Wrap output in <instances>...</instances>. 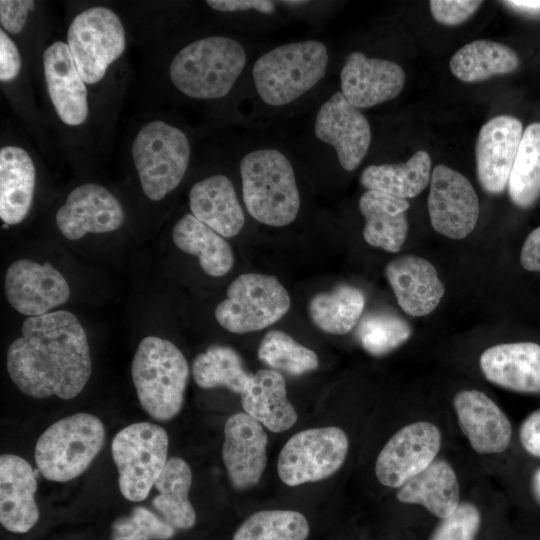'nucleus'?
Masks as SVG:
<instances>
[{
    "label": "nucleus",
    "instance_id": "nucleus-1",
    "mask_svg": "<svg viewBox=\"0 0 540 540\" xmlns=\"http://www.w3.org/2000/svg\"><path fill=\"white\" fill-rule=\"evenodd\" d=\"M9 377L27 396L72 399L87 384L92 362L86 333L66 310L28 317L6 356Z\"/></svg>",
    "mask_w": 540,
    "mask_h": 540
},
{
    "label": "nucleus",
    "instance_id": "nucleus-2",
    "mask_svg": "<svg viewBox=\"0 0 540 540\" xmlns=\"http://www.w3.org/2000/svg\"><path fill=\"white\" fill-rule=\"evenodd\" d=\"M242 198L256 221L284 227L300 210V193L294 168L287 156L275 148L248 152L240 161Z\"/></svg>",
    "mask_w": 540,
    "mask_h": 540
},
{
    "label": "nucleus",
    "instance_id": "nucleus-3",
    "mask_svg": "<svg viewBox=\"0 0 540 540\" xmlns=\"http://www.w3.org/2000/svg\"><path fill=\"white\" fill-rule=\"evenodd\" d=\"M247 62L244 47L227 36H208L180 49L169 66L174 87L193 99L226 96Z\"/></svg>",
    "mask_w": 540,
    "mask_h": 540
},
{
    "label": "nucleus",
    "instance_id": "nucleus-4",
    "mask_svg": "<svg viewBox=\"0 0 540 540\" xmlns=\"http://www.w3.org/2000/svg\"><path fill=\"white\" fill-rule=\"evenodd\" d=\"M131 376L142 408L158 421H168L181 411L189 379V366L171 341L143 338L134 354Z\"/></svg>",
    "mask_w": 540,
    "mask_h": 540
},
{
    "label": "nucleus",
    "instance_id": "nucleus-5",
    "mask_svg": "<svg viewBox=\"0 0 540 540\" xmlns=\"http://www.w3.org/2000/svg\"><path fill=\"white\" fill-rule=\"evenodd\" d=\"M328 61L327 47L321 41L280 45L254 63L256 91L268 105L279 107L292 103L324 78Z\"/></svg>",
    "mask_w": 540,
    "mask_h": 540
},
{
    "label": "nucleus",
    "instance_id": "nucleus-6",
    "mask_svg": "<svg viewBox=\"0 0 540 540\" xmlns=\"http://www.w3.org/2000/svg\"><path fill=\"white\" fill-rule=\"evenodd\" d=\"M105 442V427L93 414L76 413L49 426L38 438L34 459L50 481L67 482L81 475Z\"/></svg>",
    "mask_w": 540,
    "mask_h": 540
},
{
    "label": "nucleus",
    "instance_id": "nucleus-7",
    "mask_svg": "<svg viewBox=\"0 0 540 540\" xmlns=\"http://www.w3.org/2000/svg\"><path fill=\"white\" fill-rule=\"evenodd\" d=\"M131 153L145 196L160 201L181 183L190 162L191 148L181 129L154 120L137 132Z\"/></svg>",
    "mask_w": 540,
    "mask_h": 540
},
{
    "label": "nucleus",
    "instance_id": "nucleus-8",
    "mask_svg": "<svg viewBox=\"0 0 540 540\" xmlns=\"http://www.w3.org/2000/svg\"><path fill=\"white\" fill-rule=\"evenodd\" d=\"M168 445L165 429L151 422L133 423L114 436L112 457L120 492L127 500L147 498L168 460Z\"/></svg>",
    "mask_w": 540,
    "mask_h": 540
},
{
    "label": "nucleus",
    "instance_id": "nucleus-9",
    "mask_svg": "<svg viewBox=\"0 0 540 540\" xmlns=\"http://www.w3.org/2000/svg\"><path fill=\"white\" fill-rule=\"evenodd\" d=\"M226 294L214 315L220 326L237 334L273 325L291 306L288 291L271 275L241 274L228 285Z\"/></svg>",
    "mask_w": 540,
    "mask_h": 540
},
{
    "label": "nucleus",
    "instance_id": "nucleus-10",
    "mask_svg": "<svg viewBox=\"0 0 540 540\" xmlns=\"http://www.w3.org/2000/svg\"><path fill=\"white\" fill-rule=\"evenodd\" d=\"M67 45L85 83L96 84L125 50L124 26L111 9L94 6L72 20Z\"/></svg>",
    "mask_w": 540,
    "mask_h": 540
},
{
    "label": "nucleus",
    "instance_id": "nucleus-11",
    "mask_svg": "<svg viewBox=\"0 0 540 540\" xmlns=\"http://www.w3.org/2000/svg\"><path fill=\"white\" fill-rule=\"evenodd\" d=\"M349 440L341 428H311L293 435L281 449L277 471L288 486L316 482L333 475L344 463Z\"/></svg>",
    "mask_w": 540,
    "mask_h": 540
},
{
    "label": "nucleus",
    "instance_id": "nucleus-12",
    "mask_svg": "<svg viewBox=\"0 0 540 540\" xmlns=\"http://www.w3.org/2000/svg\"><path fill=\"white\" fill-rule=\"evenodd\" d=\"M441 442V432L432 422L417 421L405 425L378 454L375 463L378 481L390 488H400L437 458Z\"/></svg>",
    "mask_w": 540,
    "mask_h": 540
},
{
    "label": "nucleus",
    "instance_id": "nucleus-13",
    "mask_svg": "<svg viewBox=\"0 0 540 540\" xmlns=\"http://www.w3.org/2000/svg\"><path fill=\"white\" fill-rule=\"evenodd\" d=\"M428 212L433 229L451 239H463L475 228L479 200L469 180L458 171L440 164L430 178Z\"/></svg>",
    "mask_w": 540,
    "mask_h": 540
},
{
    "label": "nucleus",
    "instance_id": "nucleus-14",
    "mask_svg": "<svg viewBox=\"0 0 540 540\" xmlns=\"http://www.w3.org/2000/svg\"><path fill=\"white\" fill-rule=\"evenodd\" d=\"M4 289L9 304L29 317L48 314L70 297L69 284L55 267L30 259L16 260L8 267Z\"/></svg>",
    "mask_w": 540,
    "mask_h": 540
},
{
    "label": "nucleus",
    "instance_id": "nucleus-15",
    "mask_svg": "<svg viewBox=\"0 0 540 540\" xmlns=\"http://www.w3.org/2000/svg\"><path fill=\"white\" fill-rule=\"evenodd\" d=\"M316 137L336 151L341 167L355 170L366 156L371 143L367 118L340 92L334 93L319 108L314 124Z\"/></svg>",
    "mask_w": 540,
    "mask_h": 540
},
{
    "label": "nucleus",
    "instance_id": "nucleus-16",
    "mask_svg": "<svg viewBox=\"0 0 540 540\" xmlns=\"http://www.w3.org/2000/svg\"><path fill=\"white\" fill-rule=\"evenodd\" d=\"M56 225L64 237L78 240L88 233L119 229L125 213L119 200L104 186L84 183L74 188L57 210Z\"/></svg>",
    "mask_w": 540,
    "mask_h": 540
},
{
    "label": "nucleus",
    "instance_id": "nucleus-17",
    "mask_svg": "<svg viewBox=\"0 0 540 540\" xmlns=\"http://www.w3.org/2000/svg\"><path fill=\"white\" fill-rule=\"evenodd\" d=\"M523 134L521 121L510 115H499L486 122L476 141L477 178L490 194L505 190Z\"/></svg>",
    "mask_w": 540,
    "mask_h": 540
},
{
    "label": "nucleus",
    "instance_id": "nucleus-18",
    "mask_svg": "<svg viewBox=\"0 0 540 540\" xmlns=\"http://www.w3.org/2000/svg\"><path fill=\"white\" fill-rule=\"evenodd\" d=\"M267 442L262 424L247 413L227 419L222 458L235 489L246 490L258 484L267 464Z\"/></svg>",
    "mask_w": 540,
    "mask_h": 540
},
{
    "label": "nucleus",
    "instance_id": "nucleus-19",
    "mask_svg": "<svg viewBox=\"0 0 540 540\" xmlns=\"http://www.w3.org/2000/svg\"><path fill=\"white\" fill-rule=\"evenodd\" d=\"M341 93L356 108H369L392 100L402 91L406 76L397 63L350 53L340 72Z\"/></svg>",
    "mask_w": 540,
    "mask_h": 540
},
{
    "label": "nucleus",
    "instance_id": "nucleus-20",
    "mask_svg": "<svg viewBox=\"0 0 540 540\" xmlns=\"http://www.w3.org/2000/svg\"><path fill=\"white\" fill-rule=\"evenodd\" d=\"M458 425L478 454H498L510 445L512 426L505 412L485 393L459 391L453 399Z\"/></svg>",
    "mask_w": 540,
    "mask_h": 540
},
{
    "label": "nucleus",
    "instance_id": "nucleus-21",
    "mask_svg": "<svg viewBox=\"0 0 540 540\" xmlns=\"http://www.w3.org/2000/svg\"><path fill=\"white\" fill-rule=\"evenodd\" d=\"M43 67L48 93L60 120L69 126L83 124L88 116L87 88L67 43L50 44L43 53Z\"/></svg>",
    "mask_w": 540,
    "mask_h": 540
},
{
    "label": "nucleus",
    "instance_id": "nucleus-22",
    "mask_svg": "<svg viewBox=\"0 0 540 540\" xmlns=\"http://www.w3.org/2000/svg\"><path fill=\"white\" fill-rule=\"evenodd\" d=\"M385 276L399 306L414 317L430 314L445 293L435 267L419 256L403 255L393 259L385 267Z\"/></svg>",
    "mask_w": 540,
    "mask_h": 540
},
{
    "label": "nucleus",
    "instance_id": "nucleus-23",
    "mask_svg": "<svg viewBox=\"0 0 540 540\" xmlns=\"http://www.w3.org/2000/svg\"><path fill=\"white\" fill-rule=\"evenodd\" d=\"M480 369L491 383L518 393L540 394V345L502 343L480 356Z\"/></svg>",
    "mask_w": 540,
    "mask_h": 540
},
{
    "label": "nucleus",
    "instance_id": "nucleus-24",
    "mask_svg": "<svg viewBox=\"0 0 540 540\" xmlns=\"http://www.w3.org/2000/svg\"><path fill=\"white\" fill-rule=\"evenodd\" d=\"M37 480L31 465L22 457H0V522L13 533L28 532L39 519L34 494Z\"/></svg>",
    "mask_w": 540,
    "mask_h": 540
},
{
    "label": "nucleus",
    "instance_id": "nucleus-25",
    "mask_svg": "<svg viewBox=\"0 0 540 540\" xmlns=\"http://www.w3.org/2000/svg\"><path fill=\"white\" fill-rule=\"evenodd\" d=\"M188 197L191 214L224 238L236 236L244 227V210L227 176L213 174L196 182Z\"/></svg>",
    "mask_w": 540,
    "mask_h": 540
},
{
    "label": "nucleus",
    "instance_id": "nucleus-26",
    "mask_svg": "<svg viewBox=\"0 0 540 540\" xmlns=\"http://www.w3.org/2000/svg\"><path fill=\"white\" fill-rule=\"evenodd\" d=\"M240 395L245 413L272 432L285 431L297 421L285 379L276 370L260 369L252 374Z\"/></svg>",
    "mask_w": 540,
    "mask_h": 540
},
{
    "label": "nucleus",
    "instance_id": "nucleus-27",
    "mask_svg": "<svg viewBox=\"0 0 540 540\" xmlns=\"http://www.w3.org/2000/svg\"><path fill=\"white\" fill-rule=\"evenodd\" d=\"M36 169L29 153L18 146L0 149V218L7 225L22 222L29 213Z\"/></svg>",
    "mask_w": 540,
    "mask_h": 540
},
{
    "label": "nucleus",
    "instance_id": "nucleus-28",
    "mask_svg": "<svg viewBox=\"0 0 540 540\" xmlns=\"http://www.w3.org/2000/svg\"><path fill=\"white\" fill-rule=\"evenodd\" d=\"M396 498L424 507L439 519L450 516L460 505V485L449 462L436 458L424 471L403 484Z\"/></svg>",
    "mask_w": 540,
    "mask_h": 540
},
{
    "label": "nucleus",
    "instance_id": "nucleus-29",
    "mask_svg": "<svg viewBox=\"0 0 540 540\" xmlns=\"http://www.w3.org/2000/svg\"><path fill=\"white\" fill-rule=\"evenodd\" d=\"M408 200L367 190L359 199V209L365 219L363 238L371 246L388 252L400 251L408 234L406 211Z\"/></svg>",
    "mask_w": 540,
    "mask_h": 540
},
{
    "label": "nucleus",
    "instance_id": "nucleus-30",
    "mask_svg": "<svg viewBox=\"0 0 540 540\" xmlns=\"http://www.w3.org/2000/svg\"><path fill=\"white\" fill-rule=\"evenodd\" d=\"M172 240L181 251L197 256L202 270L210 276H223L234 265V253L226 239L191 213L175 223Z\"/></svg>",
    "mask_w": 540,
    "mask_h": 540
},
{
    "label": "nucleus",
    "instance_id": "nucleus-31",
    "mask_svg": "<svg viewBox=\"0 0 540 540\" xmlns=\"http://www.w3.org/2000/svg\"><path fill=\"white\" fill-rule=\"evenodd\" d=\"M191 484V469L179 457L167 460L154 484L158 495L152 499V506L175 529L188 530L196 522L195 509L189 500Z\"/></svg>",
    "mask_w": 540,
    "mask_h": 540
},
{
    "label": "nucleus",
    "instance_id": "nucleus-32",
    "mask_svg": "<svg viewBox=\"0 0 540 540\" xmlns=\"http://www.w3.org/2000/svg\"><path fill=\"white\" fill-rule=\"evenodd\" d=\"M431 178V158L418 150L401 164L369 165L361 173L360 183L367 190H376L401 199L419 195Z\"/></svg>",
    "mask_w": 540,
    "mask_h": 540
},
{
    "label": "nucleus",
    "instance_id": "nucleus-33",
    "mask_svg": "<svg viewBox=\"0 0 540 540\" xmlns=\"http://www.w3.org/2000/svg\"><path fill=\"white\" fill-rule=\"evenodd\" d=\"M519 65L520 57L514 49L490 40H476L464 45L449 62L452 74L467 83L512 73Z\"/></svg>",
    "mask_w": 540,
    "mask_h": 540
},
{
    "label": "nucleus",
    "instance_id": "nucleus-34",
    "mask_svg": "<svg viewBox=\"0 0 540 540\" xmlns=\"http://www.w3.org/2000/svg\"><path fill=\"white\" fill-rule=\"evenodd\" d=\"M364 306L365 296L360 289L340 284L329 292L315 294L308 303V313L320 330L344 335L360 321Z\"/></svg>",
    "mask_w": 540,
    "mask_h": 540
},
{
    "label": "nucleus",
    "instance_id": "nucleus-35",
    "mask_svg": "<svg viewBox=\"0 0 540 540\" xmlns=\"http://www.w3.org/2000/svg\"><path fill=\"white\" fill-rule=\"evenodd\" d=\"M192 375L201 388L226 387L241 394L252 373L247 371L241 356L235 349L214 344L195 357L192 363Z\"/></svg>",
    "mask_w": 540,
    "mask_h": 540
},
{
    "label": "nucleus",
    "instance_id": "nucleus-36",
    "mask_svg": "<svg viewBox=\"0 0 540 540\" xmlns=\"http://www.w3.org/2000/svg\"><path fill=\"white\" fill-rule=\"evenodd\" d=\"M507 187L510 200L519 208L532 206L540 197V122L523 131Z\"/></svg>",
    "mask_w": 540,
    "mask_h": 540
},
{
    "label": "nucleus",
    "instance_id": "nucleus-37",
    "mask_svg": "<svg viewBox=\"0 0 540 540\" xmlns=\"http://www.w3.org/2000/svg\"><path fill=\"white\" fill-rule=\"evenodd\" d=\"M310 528L306 517L293 510H262L250 515L232 540H306Z\"/></svg>",
    "mask_w": 540,
    "mask_h": 540
},
{
    "label": "nucleus",
    "instance_id": "nucleus-38",
    "mask_svg": "<svg viewBox=\"0 0 540 540\" xmlns=\"http://www.w3.org/2000/svg\"><path fill=\"white\" fill-rule=\"evenodd\" d=\"M258 358L273 370L299 376L319 366L317 354L281 330L267 332L260 341Z\"/></svg>",
    "mask_w": 540,
    "mask_h": 540
},
{
    "label": "nucleus",
    "instance_id": "nucleus-39",
    "mask_svg": "<svg viewBox=\"0 0 540 540\" xmlns=\"http://www.w3.org/2000/svg\"><path fill=\"white\" fill-rule=\"evenodd\" d=\"M412 334L409 324L387 311H374L358 322L356 337L372 356H383L404 344Z\"/></svg>",
    "mask_w": 540,
    "mask_h": 540
},
{
    "label": "nucleus",
    "instance_id": "nucleus-40",
    "mask_svg": "<svg viewBox=\"0 0 540 540\" xmlns=\"http://www.w3.org/2000/svg\"><path fill=\"white\" fill-rule=\"evenodd\" d=\"M175 532L161 516L144 506H135L113 522L110 540H169Z\"/></svg>",
    "mask_w": 540,
    "mask_h": 540
},
{
    "label": "nucleus",
    "instance_id": "nucleus-41",
    "mask_svg": "<svg viewBox=\"0 0 540 540\" xmlns=\"http://www.w3.org/2000/svg\"><path fill=\"white\" fill-rule=\"evenodd\" d=\"M481 526V513L471 502H461L448 517L441 519L429 540H475Z\"/></svg>",
    "mask_w": 540,
    "mask_h": 540
},
{
    "label": "nucleus",
    "instance_id": "nucleus-42",
    "mask_svg": "<svg viewBox=\"0 0 540 540\" xmlns=\"http://www.w3.org/2000/svg\"><path fill=\"white\" fill-rule=\"evenodd\" d=\"M482 3L477 0H432L429 2V7L433 18L438 23L455 26L469 19Z\"/></svg>",
    "mask_w": 540,
    "mask_h": 540
},
{
    "label": "nucleus",
    "instance_id": "nucleus-43",
    "mask_svg": "<svg viewBox=\"0 0 540 540\" xmlns=\"http://www.w3.org/2000/svg\"><path fill=\"white\" fill-rule=\"evenodd\" d=\"M35 7L31 0H1L0 23L11 34L20 33L25 27L28 14Z\"/></svg>",
    "mask_w": 540,
    "mask_h": 540
},
{
    "label": "nucleus",
    "instance_id": "nucleus-44",
    "mask_svg": "<svg viewBox=\"0 0 540 540\" xmlns=\"http://www.w3.org/2000/svg\"><path fill=\"white\" fill-rule=\"evenodd\" d=\"M21 70V56L14 41L0 30V80H14Z\"/></svg>",
    "mask_w": 540,
    "mask_h": 540
},
{
    "label": "nucleus",
    "instance_id": "nucleus-45",
    "mask_svg": "<svg viewBox=\"0 0 540 540\" xmlns=\"http://www.w3.org/2000/svg\"><path fill=\"white\" fill-rule=\"evenodd\" d=\"M519 441L529 455L540 458V409L533 411L522 421Z\"/></svg>",
    "mask_w": 540,
    "mask_h": 540
},
{
    "label": "nucleus",
    "instance_id": "nucleus-46",
    "mask_svg": "<svg viewBox=\"0 0 540 540\" xmlns=\"http://www.w3.org/2000/svg\"><path fill=\"white\" fill-rule=\"evenodd\" d=\"M206 4L220 12L256 10L259 13L271 14L275 10L274 3L268 0H207Z\"/></svg>",
    "mask_w": 540,
    "mask_h": 540
},
{
    "label": "nucleus",
    "instance_id": "nucleus-47",
    "mask_svg": "<svg viewBox=\"0 0 540 540\" xmlns=\"http://www.w3.org/2000/svg\"><path fill=\"white\" fill-rule=\"evenodd\" d=\"M521 266L531 272H540V226L526 237L520 252Z\"/></svg>",
    "mask_w": 540,
    "mask_h": 540
},
{
    "label": "nucleus",
    "instance_id": "nucleus-48",
    "mask_svg": "<svg viewBox=\"0 0 540 540\" xmlns=\"http://www.w3.org/2000/svg\"><path fill=\"white\" fill-rule=\"evenodd\" d=\"M503 4L510 10L518 12L520 14L528 16L540 15V1L528 0V1H504Z\"/></svg>",
    "mask_w": 540,
    "mask_h": 540
},
{
    "label": "nucleus",
    "instance_id": "nucleus-49",
    "mask_svg": "<svg viewBox=\"0 0 540 540\" xmlns=\"http://www.w3.org/2000/svg\"><path fill=\"white\" fill-rule=\"evenodd\" d=\"M531 491L534 499L540 505V467L532 475Z\"/></svg>",
    "mask_w": 540,
    "mask_h": 540
},
{
    "label": "nucleus",
    "instance_id": "nucleus-50",
    "mask_svg": "<svg viewBox=\"0 0 540 540\" xmlns=\"http://www.w3.org/2000/svg\"><path fill=\"white\" fill-rule=\"evenodd\" d=\"M287 5H302L308 3L307 1H283Z\"/></svg>",
    "mask_w": 540,
    "mask_h": 540
}]
</instances>
